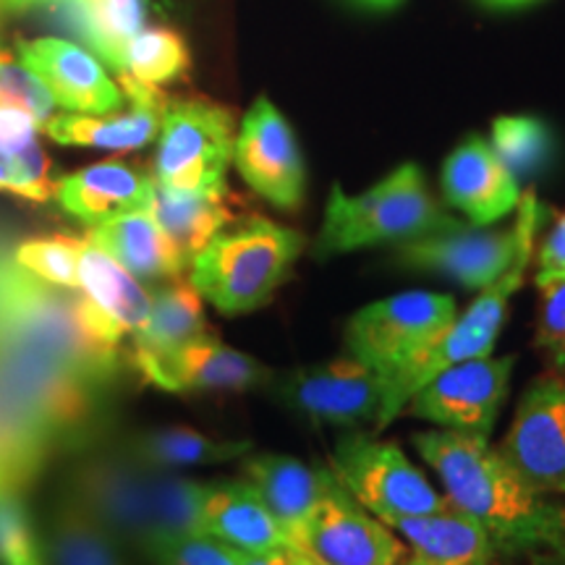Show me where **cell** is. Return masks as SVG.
I'll use <instances>...</instances> for the list:
<instances>
[{
	"instance_id": "cell-43",
	"label": "cell",
	"mask_w": 565,
	"mask_h": 565,
	"mask_svg": "<svg viewBox=\"0 0 565 565\" xmlns=\"http://www.w3.org/2000/svg\"><path fill=\"white\" fill-rule=\"evenodd\" d=\"M288 565H320L307 553H288Z\"/></svg>"
},
{
	"instance_id": "cell-42",
	"label": "cell",
	"mask_w": 565,
	"mask_h": 565,
	"mask_svg": "<svg viewBox=\"0 0 565 565\" xmlns=\"http://www.w3.org/2000/svg\"><path fill=\"white\" fill-rule=\"evenodd\" d=\"M356 3L366 6V9H393V6H398L401 0H356Z\"/></svg>"
},
{
	"instance_id": "cell-21",
	"label": "cell",
	"mask_w": 565,
	"mask_h": 565,
	"mask_svg": "<svg viewBox=\"0 0 565 565\" xmlns=\"http://www.w3.org/2000/svg\"><path fill=\"white\" fill-rule=\"evenodd\" d=\"M79 291L95 309L113 341L139 333L150 317V291L108 252L84 238L79 252Z\"/></svg>"
},
{
	"instance_id": "cell-41",
	"label": "cell",
	"mask_w": 565,
	"mask_h": 565,
	"mask_svg": "<svg viewBox=\"0 0 565 565\" xmlns=\"http://www.w3.org/2000/svg\"><path fill=\"white\" fill-rule=\"evenodd\" d=\"M482 3L490 6V9H515V6L534 3V0H482Z\"/></svg>"
},
{
	"instance_id": "cell-5",
	"label": "cell",
	"mask_w": 565,
	"mask_h": 565,
	"mask_svg": "<svg viewBox=\"0 0 565 565\" xmlns=\"http://www.w3.org/2000/svg\"><path fill=\"white\" fill-rule=\"evenodd\" d=\"M454 320L456 301L448 294H395L366 303L351 317L343 333L345 349L383 380L387 395Z\"/></svg>"
},
{
	"instance_id": "cell-4",
	"label": "cell",
	"mask_w": 565,
	"mask_h": 565,
	"mask_svg": "<svg viewBox=\"0 0 565 565\" xmlns=\"http://www.w3.org/2000/svg\"><path fill=\"white\" fill-rule=\"evenodd\" d=\"M301 249L299 231L252 215L233 228H223L196 254L189 280L223 315H246L273 299Z\"/></svg>"
},
{
	"instance_id": "cell-34",
	"label": "cell",
	"mask_w": 565,
	"mask_h": 565,
	"mask_svg": "<svg viewBox=\"0 0 565 565\" xmlns=\"http://www.w3.org/2000/svg\"><path fill=\"white\" fill-rule=\"evenodd\" d=\"M0 108H17L30 113L40 126L53 118L55 100L38 76L24 63H17L0 51Z\"/></svg>"
},
{
	"instance_id": "cell-7",
	"label": "cell",
	"mask_w": 565,
	"mask_h": 565,
	"mask_svg": "<svg viewBox=\"0 0 565 565\" xmlns=\"http://www.w3.org/2000/svg\"><path fill=\"white\" fill-rule=\"evenodd\" d=\"M233 116L210 100H168L154 152V183L173 192L225 189L233 160Z\"/></svg>"
},
{
	"instance_id": "cell-8",
	"label": "cell",
	"mask_w": 565,
	"mask_h": 565,
	"mask_svg": "<svg viewBox=\"0 0 565 565\" xmlns=\"http://www.w3.org/2000/svg\"><path fill=\"white\" fill-rule=\"evenodd\" d=\"M330 471L380 521L437 513L450 505L395 445L362 433L338 440Z\"/></svg>"
},
{
	"instance_id": "cell-9",
	"label": "cell",
	"mask_w": 565,
	"mask_h": 565,
	"mask_svg": "<svg viewBox=\"0 0 565 565\" xmlns=\"http://www.w3.org/2000/svg\"><path fill=\"white\" fill-rule=\"evenodd\" d=\"M267 391L282 408L324 427H359L377 422L385 383L353 356L275 372Z\"/></svg>"
},
{
	"instance_id": "cell-19",
	"label": "cell",
	"mask_w": 565,
	"mask_h": 565,
	"mask_svg": "<svg viewBox=\"0 0 565 565\" xmlns=\"http://www.w3.org/2000/svg\"><path fill=\"white\" fill-rule=\"evenodd\" d=\"M154 179L121 160H105L55 181L53 196L63 212L89 225H100L124 212L147 210L152 200Z\"/></svg>"
},
{
	"instance_id": "cell-35",
	"label": "cell",
	"mask_w": 565,
	"mask_h": 565,
	"mask_svg": "<svg viewBox=\"0 0 565 565\" xmlns=\"http://www.w3.org/2000/svg\"><path fill=\"white\" fill-rule=\"evenodd\" d=\"M540 317H536L534 345L545 356L550 370L565 374V280L540 288Z\"/></svg>"
},
{
	"instance_id": "cell-16",
	"label": "cell",
	"mask_w": 565,
	"mask_h": 565,
	"mask_svg": "<svg viewBox=\"0 0 565 565\" xmlns=\"http://www.w3.org/2000/svg\"><path fill=\"white\" fill-rule=\"evenodd\" d=\"M124 97H129L131 108L126 113H108V116H53L45 124L47 137L58 145L95 147V150L131 152L141 150L158 139L162 113H166L168 97L158 87L141 84L131 76H121Z\"/></svg>"
},
{
	"instance_id": "cell-29",
	"label": "cell",
	"mask_w": 565,
	"mask_h": 565,
	"mask_svg": "<svg viewBox=\"0 0 565 565\" xmlns=\"http://www.w3.org/2000/svg\"><path fill=\"white\" fill-rule=\"evenodd\" d=\"M492 150L515 181L534 179L550 166L555 152L553 131L532 116H503L492 124Z\"/></svg>"
},
{
	"instance_id": "cell-22",
	"label": "cell",
	"mask_w": 565,
	"mask_h": 565,
	"mask_svg": "<svg viewBox=\"0 0 565 565\" xmlns=\"http://www.w3.org/2000/svg\"><path fill=\"white\" fill-rule=\"evenodd\" d=\"M87 242L108 252L118 265L126 267L134 278L145 282H162L181 278L186 263L162 233L150 210H134L124 215L110 217L95 228H89Z\"/></svg>"
},
{
	"instance_id": "cell-3",
	"label": "cell",
	"mask_w": 565,
	"mask_h": 565,
	"mask_svg": "<svg viewBox=\"0 0 565 565\" xmlns=\"http://www.w3.org/2000/svg\"><path fill=\"white\" fill-rule=\"evenodd\" d=\"M458 225L461 221L448 215L429 194L419 168L404 162L362 194H345L341 186H333L317 233L315 257L330 259L380 244L398 246Z\"/></svg>"
},
{
	"instance_id": "cell-30",
	"label": "cell",
	"mask_w": 565,
	"mask_h": 565,
	"mask_svg": "<svg viewBox=\"0 0 565 565\" xmlns=\"http://www.w3.org/2000/svg\"><path fill=\"white\" fill-rule=\"evenodd\" d=\"M189 68L186 42L179 32L152 26L134 34L124 51V66L118 76H131L141 84L160 87L183 76Z\"/></svg>"
},
{
	"instance_id": "cell-14",
	"label": "cell",
	"mask_w": 565,
	"mask_h": 565,
	"mask_svg": "<svg viewBox=\"0 0 565 565\" xmlns=\"http://www.w3.org/2000/svg\"><path fill=\"white\" fill-rule=\"evenodd\" d=\"M147 383L173 393H244L270 385L275 370L210 333L160 356H129Z\"/></svg>"
},
{
	"instance_id": "cell-33",
	"label": "cell",
	"mask_w": 565,
	"mask_h": 565,
	"mask_svg": "<svg viewBox=\"0 0 565 565\" xmlns=\"http://www.w3.org/2000/svg\"><path fill=\"white\" fill-rule=\"evenodd\" d=\"M0 565H45L42 534L17 494H0Z\"/></svg>"
},
{
	"instance_id": "cell-2",
	"label": "cell",
	"mask_w": 565,
	"mask_h": 565,
	"mask_svg": "<svg viewBox=\"0 0 565 565\" xmlns=\"http://www.w3.org/2000/svg\"><path fill=\"white\" fill-rule=\"evenodd\" d=\"M66 494L137 555L158 536L200 532L204 484L141 466L113 445L71 471Z\"/></svg>"
},
{
	"instance_id": "cell-17",
	"label": "cell",
	"mask_w": 565,
	"mask_h": 565,
	"mask_svg": "<svg viewBox=\"0 0 565 565\" xmlns=\"http://www.w3.org/2000/svg\"><path fill=\"white\" fill-rule=\"evenodd\" d=\"M443 194L471 225H490L519 207L521 183L482 137H469L443 166Z\"/></svg>"
},
{
	"instance_id": "cell-11",
	"label": "cell",
	"mask_w": 565,
	"mask_h": 565,
	"mask_svg": "<svg viewBox=\"0 0 565 565\" xmlns=\"http://www.w3.org/2000/svg\"><path fill=\"white\" fill-rule=\"evenodd\" d=\"M500 456L529 487L565 494V380L542 374L521 395Z\"/></svg>"
},
{
	"instance_id": "cell-18",
	"label": "cell",
	"mask_w": 565,
	"mask_h": 565,
	"mask_svg": "<svg viewBox=\"0 0 565 565\" xmlns=\"http://www.w3.org/2000/svg\"><path fill=\"white\" fill-rule=\"evenodd\" d=\"M200 532L242 553H296L291 536L282 532L249 479H217L204 484Z\"/></svg>"
},
{
	"instance_id": "cell-40",
	"label": "cell",
	"mask_w": 565,
	"mask_h": 565,
	"mask_svg": "<svg viewBox=\"0 0 565 565\" xmlns=\"http://www.w3.org/2000/svg\"><path fill=\"white\" fill-rule=\"evenodd\" d=\"M42 3H53V0H0V9L21 11V9H32V6H42Z\"/></svg>"
},
{
	"instance_id": "cell-38",
	"label": "cell",
	"mask_w": 565,
	"mask_h": 565,
	"mask_svg": "<svg viewBox=\"0 0 565 565\" xmlns=\"http://www.w3.org/2000/svg\"><path fill=\"white\" fill-rule=\"evenodd\" d=\"M529 565H565V545L534 553L532 557H529Z\"/></svg>"
},
{
	"instance_id": "cell-10",
	"label": "cell",
	"mask_w": 565,
	"mask_h": 565,
	"mask_svg": "<svg viewBox=\"0 0 565 565\" xmlns=\"http://www.w3.org/2000/svg\"><path fill=\"white\" fill-rule=\"evenodd\" d=\"M515 356H482L445 366L429 377L404 406L416 419L440 424L450 433L484 437L505 404Z\"/></svg>"
},
{
	"instance_id": "cell-20",
	"label": "cell",
	"mask_w": 565,
	"mask_h": 565,
	"mask_svg": "<svg viewBox=\"0 0 565 565\" xmlns=\"http://www.w3.org/2000/svg\"><path fill=\"white\" fill-rule=\"evenodd\" d=\"M244 477L249 479L270 513L278 519L282 532L291 536L296 553L309 519H312L317 505L335 482V475L330 469H315L299 458L280 456V454H259L244 456L242 461Z\"/></svg>"
},
{
	"instance_id": "cell-28",
	"label": "cell",
	"mask_w": 565,
	"mask_h": 565,
	"mask_svg": "<svg viewBox=\"0 0 565 565\" xmlns=\"http://www.w3.org/2000/svg\"><path fill=\"white\" fill-rule=\"evenodd\" d=\"M113 448L121 450L131 461L160 471H181L192 469V466L225 463L252 454L249 440H212V437L186 427L141 429V433L126 435Z\"/></svg>"
},
{
	"instance_id": "cell-26",
	"label": "cell",
	"mask_w": 565,
	"mask_h": 565,
	"mask_svg": "<svg viewBox=\"0 0 565 565\" xmlns=\"http://www.w3.org/2000/svg\"><path fill=\"white\" fill-rule=\"evenodd\" d=\"M150 299V317L145 328L131 335L129 356H160L210 333L202 296L192 280L154 282Z\"/></svg>"
},
{
	"instance_id": "cell-1",
	"label": "cell",
	"mask_w": 565,
	"mask_h": 565,
	"mask_svg": "<svg viewBox=\"0 0 565 565\" xmlns=\"http://www.w3.org/2000/svg\"><path fill=\"white\" fill-rule=\"evenodd\" d=\"M414 445L440 477L448 503L490 536L494 561L513 563L565 545V500L529 487L490 440L433 429L414 435Z\"/></svg>"
},
{
	"instance_id": "cell-27",
	"label": "cell",
	"mask_w": 565,
	"mask_h": 565,
	"mask_svg": "<svg viewBox=\"0 0 565 565\" xmlns=\"http://www.w3.org/2000/svg\"><path fill=\"white\" fill-rule=\"evenodd\" d=\"M42 557L45 565H134L124 542L66 492L42 534Z\"/></svg>"
},
{
	"instance_id": "cell-24",
	"label": "cell",
	"mask_w": 565,
	"mask_h": 565,
	"mask_svg": "<svg viewBox=\"0 0 565 565\" xmlns=\"http://www.w3.org/2000/svg\"><path fill=\"white\" fill-rule=\"evenodd\" d=\"M150 215L179 249L181 259L192 267L194 257L212 238L233 223L228 204V189L212 192H173V189L154 183Z\"/></svg>"
},
{
	"instance_id": "cell-13",
	"label": "cell",
	"mask_w": 565,
	"mask_h": 565,
	"mask_svg": "<svg viewBox=\"0 0 565 565\" xmlns=\"http://www.w3.org/2000/svg\"><path fill=\"white\" fill-rule=\"evenodd\" d=\"M233 162L254 192L275 207L294 210L301 204L307 186L301 150L286 116L267 97H259L244 116L233 141Z\"/></svg>"
},
{
	"instance_id": "cell-6",
	"label": "cell",
	"mask_w": 565,
	"mask_h": 565,
	"mask_svg": "<svg viewBox=\"0 0 565 565\" xmlns=\"http://www.w3.org/2000/svg\"><path fill=\"white\" fill-rule=\"evenodd\" d=\"M547 207L534 192L521 194L511 228L490 231L487 225H466L437 231L393 249V263L408 270H424L461 282L463 288L490 286L503 275L521 246L540 236Z\"/></svg>"
},
{
	"instance_id": "cell-39",
	"label": "cell",
	"mask_w": 565,
	"mask_h": 565,
	"mask_svg": "<svg viewBox=\"0 0 565 565\" xmlns=\"http://www.w3.org/2000/svg\"><path fill=\"white\" fill-rule=\"evenodd\" d=\"M0 192L17 194V179H13V171L6 158H0Z\"/></svg>"
},
{
	"instance_id": "cell-32",
	"label": "cell",
	"mask_w": 565,
	"mask_h": 565,
	"mask_svg": "<svg viewBox=\"0 0 565 565\" xmlns=\"http://www.w3.org/2000/svg\"><path fill=\"white\" fill-rule=\"evenodd\" d=\"M152 565H242V550L202 532L166 534L141 553Z\"/></svg>"
},
{
	"instance_id": "cell-31",
	"label": "cell",
	"mask_w": 565,
	"mask_h": 565,
	"mask_svg": "<svg viewBox=\"0 0 565 565\" xmlns=\"http://www.w3.org/2000/svg\"><path fill=\"white\" fill-rule=\"evenodd\" d=\"M84 238L47 236L21 242L13 252L19 267L34 278L53 282L61 288H79V252Z\"/></svg>"
},
{
	"instance_id": "cell-15",
	"label": "cell",
	"mask_w": 565,
	"mask_h": 565,
	"mask_svg": "<svg viewBox=\"0 0 565 565\" xmlns=\"http://www.w3.org/2000/svg\"><path fill=\"white\" fill-rule=\"evenodd\" d=\"M21 63L51 92L55 105L84 116L121 110L124 89L105 74L89 51L61 38L19 42Z\"/></svg>"
},
{
	"instance_id": "cell-36",
	"label": "cell",
	"mask_w": 565,
	"mask_h": 565,
	"mask_svg": "<svg viewBox=\"0 0 565 565\" xmlns=\"http://www.w3.org/2000/svg\"><path fill=\"white\" fill-rule=\"evenodd\" d=\"M555 280H565V212L555 217L553 228L547 231L545 242L536 252V288Z\"/></svg>"
},
{
	"instance_id": "cell-44",
	"label": "cell",
	"mask_w": 565,
	"mask_h": 565,
	"mask_svg": "<svg viewBox=\"0 0 565 565\" xmlns=\"http://www.w3.org/2000/svg\"><path fill=\"white\" fill-rule=\"evenodd\" d=\"M393 565H427V563H424V561H419V557H416V555H412V553H406L404 557H401V561H398V563H393Z\"/></svg>"
},
{
	"instance_id": "cell-23",
	"label": "cell",
	"mask_w": 565,
	"mask_h": 565,
	"mask_svg": "<svg viewBox=\"0 0 565 565\" xmlns=\"http://www.w3.org/2000/svg\"><path fill=\"white\" fill-rule=\"evenodd\" d=\"M412 547V555L427 565H492L490 536L471 515L448 505L437 513L404 515L385 521Z\"/></svg>"
},
{
	"instance_id": "cell-37",
	"label": "cell",
	"mask_w": 565,
	"mask_h": 565,
	"mask_svg": "<svg viewBox=\"0 0 565 565\" xmlns=\"http://www.w3.org/2000/svg\"><path fill=\"white\" fill-rule=\"evenodd\" d=\"M242 565H288L286 550H275V553H244Z\"/></svg>"
},
{
	"instance_id": "cell-12",
	"label": "cell",
	"mask_w": 565,
	"mask_h": 565,
	"mask_svg": "<svg viewBox=\"0 0 565 565\" xmlns=\"http://www.w3.org/2000/svg\"><path fill=\"white\" fill-rule=\"evenodd\" d=\"M299 553L320 565H393L408 550L335 479L303 529Z\"/></svg>"
},
{
	"instance_id": "cell-25",
	"label": "cell",
	"mask_w": 565,
	"mask_h": 565,
	"mask_svg": "<svg viewBox=\"0 0 565 565\" xmlns=\"http://www.w3.org/2000/svg\"><path fill=\"white\" fill-rule=\"evenodd\" d=\"M51 19L121 74L126 45L145 26V0H53Z\"/></svg>"
}]
</instances>
